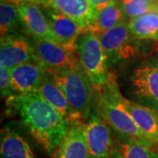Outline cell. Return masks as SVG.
I'll return each mask as SVG.
<instances>
[{"label":"cell","mask_w":158,"mask_h":158,"mask_svg":"<svg viewBox=\"0 0 158 158\" xmlns=\"http://www.w3.org/2000/svg\"><path fill=\"white\" fill-rule=\"evenodd\" d=\"M21 25L17 3L14 0H1L0 4V31L1 36L17 34Z\"/></svg>","instance_id":"cell-19"},{"label":"cell","mask_w":158,"mask_h":158,"mask_svg":"<svg viewBox=\"0 0 158 158\" xmlns=\"http://www.w3.org/2000/svg\"><path fill=\"white\" fill-rule=\"evenodd\" d=\"M23 1H28V2H31V3H34V4H36L38 6H41L46 0H23Z\"/></svg>","instance_id":"cell-26"},{"label":"cell","mask_w":158,"mask_h":158,"mask_svg":"<svg viewBox=\"0 0 158 158\" xmlns=\"http://www.w3.org/2000/svg\"><path fill=\"white\" fill-rule=\"evenodd\" d=\"M45 69L35 62L10 69L11 85L16 94L37 92L46 74Z\"/></svg>","instance_id":"cell-14"},{"label":"cell","mask_w":158,"mask_h":158,"mask_svg":"<svg viewBox=\"0 0 158 158\" xmlns=\"http://www.w3.org/2000/svg\"><path fill=\"white\" fill-rule=\"evenodd\" d=\"M148 1H149L150 3L154 4L155 6L157 7V9H158V0H148Z\"/></svg>","instance_id":"cell-27"},{"label":"cell","mask_w":158,"mask_h":158,"mask_svg":"<svg viewBox=\"0 0 158 158\" xmlns=\"http://www.w3.org/2000/svg\"><path fill=\"white\" fill-rule=\"evenodd\" d=\"M131 86L137 103L158 112V69L151 63L141 65L131 77Z\"/></svg>","instance_id":"cell-7"},{"label":"cell","mask_w":158,"mask_h":158,"mask_svg":"<svg viewBox=\"0 0 158 158\" xmlns=\"http://www.w3.org/2000/svg\"><path fill=\"white\" fill-rule=\"evenodd\" d=\"M0 153L1 158H36L29 141L11 123L1 130Z\"/></svg>","instance_id":"cell-15"},{"label":"cell","mask_w":158,"mask_h":158,"mask_svg":"<svg viewBox=\"0 0 158 158\" xmlns=\"http://www.w3.org/2000/svg\"><path fill=\"white\" fill-rule=\"evenodd\" d=\"M125 20L124 14L116 1L98 12L96 21L91 31L97 34L103 33L117 27Z\"/></svg>","instance_id":"cell-21"},{"label":"cell","mask_w":158,"mask_h":158,"mask_svg":"<svg viewBox=\"0 0 158 158\" xmlns=\"http://www.w3.org/2000/svg\"><path fill=\"white\" fill-rule=\"evenodd\" d=\"M117 149L121 158H158V153L151 148L125 136H116Z\"/></svg>","instance_id":"cell-20"},{"label":"cell","mask_w":158,"mask_h":158,"mask_svg":"<svg viewBox=\"0 0 158 158\" xmlns=\"http://www.w3.org/2000/svg\"><path fill=\"white\" fill-rule=\"evenodd\" d=\"M35 62L33 45L19 34L1 36L0 63L2 67L12 69L27 62Z\"/></svg>","instance_id":"cell-10"},{"label":"cell","mask_w":158,"mask_h":158,"mask_svg":"<svg viewBox=\"0 0 158 158\" xmlns=\"http://www.w3.org/2000/svg\"><path fill=\"white\" fill-rule=\"evenodd\" d=\"M98 35L106 56L108 67L132 56L135 52L130 42L131 34L128 22L126 20L108 31L98 33Z\"/></svg>","instance_id":"cell-8"},{"label":"cell","mask_w":158,"mask_h":158,"mask_svg":"<svg viewBox=\"0 0 158 158\" xmlns=\"http://www.w3.org/2000/svg\"><path fill=\"white\" fill-rule=\"evenodd\" d=\"M118 5L129 20L150 11H158L157 7L148 0H118Z\"/></svg>","instance_id":"cell-22"},{"label":"cell","mask_w":158,"mask_h":158,"mask_svg":"<svg viewBox=\"0 0 158 158\" xmlns=\"http://www.w3.org/2000/svg\"><path fill=\"white\" fill-rule=\"evenodd\" d=\"M0 88L1 94L4 98H10L17 95L11 85V77L10 69L5 67H0Z\"/></svg>","instance_id":"cell-23"},{"label":"cell","mask_w":158,"mask_h":158,"mask_svg":"<svg viewBox=\"0 0 158 158\" xmlns=\"http://www.w3.org/2000/svg\"><path fill=\"white\" fill-rule=\"evenodd\" d=\"M54 158H91L85 135V123H70L66 135L54 152Z\"/></svg>","instance_id":"cell-13"},{"label":"cell","mask_w":158,"mask_h":158,"mask_svg":"<svg viewBox=\"0 0 158 158\" xmlns=\"http://www.w3.org/2000/svg\"><path fill=\"white\" fill-rule=\"evenodd\" d=\"M109 158H121V156H120V155H119V153L118 151V149L116 148H113V153H112L111 156Z\"/></svg>","instance_id":"cell-25"},{"label":"cell","mask_w":158,"mask_h":158,"mask_svg":"<svg viewBox=\"0 0 158 158\" xmlns=\"http://www.w3.org/2000/svg\"><path fill=\"white\" fill-rule=\"evenodd\" d=\"M40 6L52 8L72 19L85 32L92 30L98 12L89 0H46Z\"/></svg>","instance_id":"cell-11"},{"label":"cell","mask_w":158,"mask_h":158,"mask_svg":"<svg viewBox=\"0 0 158 158\" xmlns=\"http://www.w3.org/2000/svg\"><path fill=\"white\" fill-rule=\"evenodd\" d=\"M157 153H158V152H157Z\"/></svg>","instance_id":"cell-29"},{"label":"cell","mask_w":158,"mask_h":158,"mask_svg":"<svg viewBox=\"0 0 158 158\" xmlns=\"http://www.w3.org/2000/svg\"><path fill=\"white\" fill-rule=\"evenodd\" d=\"M92 6L96 9L97 11H99L106 8L109 5L116 2V0H89Z\"/></svg>","instance_id":"cell-24"},{"label":"cell","mask_w":158,"mask_h":158,"mask_svg":"<svg viewBox=\"0 0 158 158\" xmlns=\"http://www.w3.org/2000/svg\"><path fill=\"white\" fill-rule=\"evenodd\" d=\"M37 93L50 104L58 113L62 114L69 123L82 120L71 108L64 93L48 70L46 71L44 78L40 85Z\"/></svg>","instance_id":"cell-16"},{"label":"cell","mask_w":158,"mask_h":158,"mask_svg":"<svg viewBox=\"0 0 158 158\" xmlns=\"http://www.w3.org/2000/svg\"><path fill=\"white\" fill-rule=\"evenodd\" d=\"M35 62L46 70L54 71L80 66V62L74 52L61 44L44 40H34L33 43Z\"/></svg>","instance_id":"cell-5"},{"label":"cell","mask_w":158,"mask_h":158,"mask_svg":"<svg viewBox=\"0 0 158 158\" xmlns=\"http://www.w3.org/2000/svg\"><path fill=\"white\" fill-rule=\"evenodd\" d=\"M85 135L91 158H109L113 151L109 126L103 119L95 105L87 117Z\"/></svg>","instance_id":"cell-6"},{"label":"cell","mask_w":158,"mask_h":158,"mask_svg":"<svg viewBox=\"0 0 158 158\" xmlns=\"http://www.w3.org/2000/svg\"><path fill=\"white\" fill-rule=\"evenodd\" d=\"M157 69H158V64H157Z\"/></svg>","instance_id":"cell-28"},{"label":"cell","mask_w":158,"mask_h":158,"mask_svg":"<svg viewBox=\"0 0 158 158\" xmlns=\"http://www.w3.org/2000/svg\"><path fill=\"white\" fill-rule=\"evenodd\" d=\"M125 106L153 148H158V112L124 98Z\"/></svg>","instance_id":"cell-17"},{"label":"cell","mask_w":158,"mask_h":158,"mask_svg":"<svg viewBox=\"0 0 158 158\" xmlns=\"http://www.w3.org/2000/svg\"><path fill=\"white\" fill-rule=\"evenodd\" d=\"M48 19L56 41L71 52L76 53V43L85 30L72 19L49 7L41 6Z\"/></svg>","instance_id":"cell-12"},{"label":"cell","mask_w":158,"mask_h":158,"mask_svg":"<svg viewBox=\"0 0 158 158\" xmlns=\"http://www.w3.org/2000/svg\"><path fill=\"white\" fill-rule=\"evenodd\" d=\"M34 138L52 155L68 133L70 123L37 92L7 98Z\"/></svg>","instance_id":"cell-1"},{"label":"cell","mask_w":158,"mask_h":158,"mask_svg":"<svg viewBox=\"0 0 158 158\" xmlns=\"http://www.w3.org/2000/svg\"><path fill=\"white\" fill-rule=\"evenodd\" d=\"M17 3L21 26L34 40H44L57 42L51 30L48 19L40 6L23 0H14ZM58 43V42H57Z\"/></svg>","instance_id":"cell-9"},{"label":"cell","mask_w":158,"mask_h":158,"mask_svg":"<svg viewBox=\"0 0 158 158\" xmlns=\"http://www.w3.org/2000/svg\"><path fill=\"white\" fill-rule=\"evenodd\" d=\"M96 106L103 119L117 135L128 137L152 148V144L146 138L127 110L124 97L120 93L115 77L111 74L108 82L97 91Z\"/></svg>","instance_id":"cell-2"},{"label":"cell","mask_w":158,"mask_h":158,"mask_svg":"<svg viewBox=\"0 0 158 158\" xmlns=\"http://www.w3.org/2000/svg\"><path fill=\"white\" fill-rule=\"evenodd\" d=\"M128 29L136 39L158 41V11H150L130 19Z\"/></svg>","instance_id":"cell-18"},{"label":"cell","mask_w":158,"mask_h":158,"mask_svg":"<svg viewBox=\"0 0 158 158\" xmlns=\"http://www.w3.org/2000/svg\"><path fill=\"white\" fill-rule=\"evenodd\" d=\"M48 72L61 88L69 104L79 118L86 119L95 105V89L81 65L75 68L63 69Z\"/></svg>","instance_id":"cell-3"},{"label":"cell","mask_w":158,"mask_h":158,"mask_svg":"<svg viewBox=\"0 0 158 158\" xmlns=\"http://www.w3.org/2000/svg\"><path fill=\"white\" fill-rule=\"evenodd\" d=\"M75 51L95 90H101L111 74L108 72L107 60L98 34L90 30L83 33L77 40Z\"/></svg>","instance_id":"cell-4"}]
</instances>
